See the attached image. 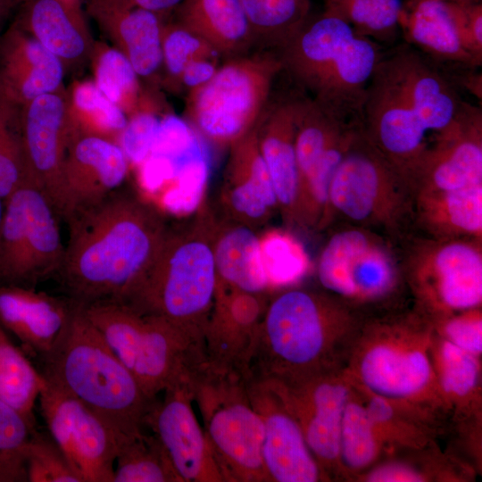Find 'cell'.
Masks as SVG:
<instances>
[{
    "mask_svg": "<svg viewBox=\"0 0 482 482\" xmlns=\"http://www.w3.org/2000/svg\"><path fill=\"white\" fill-rule=\"evenodd\" d=\"M405 41L427 58L465 69L481 66L463 46L456 26L455 4L441 0H407L400 17Z\"/></svg>",
    "mask_w": 482,
    "mask_h": 482,
    "instance_id": "cell-28",
    "label": "cell"
},
{
    "mask_svg": "<svg viewBox=\"0 0 482 482\" xmlns=\"http://www.w3.org/2000/svg\"><path fill=\"white\" fill-rule=\"evenodd\" d=\"M115 463L113 482H183L153 433L124 438Z\"/></svg>",
    "mask_w": 482,
    "mask_h": 482,
    "instance_id": "cell-39",
    "label": "cell"
},
{
    "mask_svg": "<svg viewBox=\"0 0 482 482\" xmlns=\"http://www.w3.org/2000/svg\"><path fill=\"white\" fill-rule=\"evenodd\" d=\"M210 174L211 158L204 145L180 165L163 196L162 210L179 217L197 212L205 196Z\"/></svg>",
    "mask_w": 482,
    "mask_h": 482,
    "instance_id": "cell-43",
    "label": "cell"
},
{
    "mask_svg": "<svg viewBox=\"0 0 482 482\" xmlns=\"http://www.w3.org/2000/svg\"><path fill=\"white\" fill-rule=\"evenodd\" d=\"M258 124L234 143L221 187L227 220L251 228L267 221L278 208L277 195L258 145Z\"/></svg>",
    "mask_w": 482,
    "mask_h": 482,
    "instance_id": "cell-25",
    "label": "cell"
},
{
    "mask_svg": "<svg viewBox=\"0 0 482 482\" xmlns=\"http://www.w3.org/2000/svg\"><path fill=\"white\" fill-rule=\"evenodd\" d=\"M13 7L7 0H0V29L4 19Z\"/></svg>",
    "mask_w": 482,
    "mask_h": 482,
    "instance_id": "cell-55",
    "label": "cell"
},
{
    "mask_svg": "<svg viewBox=\"0 0 482 482\" xmlns=\"http://www.w3.org/2000/svg\"><path fill=\"white\" fill-rule=\"evenodd\" d=\"M58 214L47 196L23 181L4 200L0 227V283L35 287L56 276L64 256Z\"/></svg>",
    "mask_w": 482,
    "mask_h": 482,
    "instance_id": "cell-12",
    "label": "cell"
},
{
    "mask_svg": "<svg viewBox=\"0 0 482 482\" xmlns=\"http://www.w3.org/2000/svg\"><path fill=\"white\" fill-rule=\"evenodd\" d=\"M40 359L39 372L46 382L84 403L120 436L145 431L157 398L146 395L81 305L74 303L59 337Z\"/></svg>",
    "mask_w": 482,
    "mask_h": 482,
    "instance_id": "cell-4",
    "label": "cell"
},
{
    "mask_svg": "<svg viewBox=\"0 0 482 482\" xmlns=\"http://www.w3.org/2000/svg\"><path fill=\"white\" fill-rule=\"evenodd\" d=\"M70 103L74 116L85 118L79 124L87 123L90 127L87 130L106 137L108 133L119 135L129 120L126 112L109 100L92 81L74 85Z\"/></svg>",
    "mask_w": 482,
    "mask_h": 482,
    "instance_id": "cell-46",
    "label": "cell"
},
{
    "mask_svg": "<svg viewBox=\"0 0 482 482\" xmlns=\"http://www.w3.org/2000/svg\"><path fill=\"white\" fill-rule=\"evenodd\" d=\"M366 316L327 291H278L260 325L251 376L292 385L345 370Z\"/></svg>",
    "mask_w": 482,
    "mask_h": 482,
    "instance_id": "cell-2",
    "label": "cell"
},
{
    "mask_svg": "<svg viewBox=\"0 0 482 482\" xmlns=\"http://www.w3.org/2000/svg\"><path fill=\"white\" fill-rule=\"evenodd\" d=\"M413 221L437 240H482V185L444 192H416Z\"/></svg>",
    "mask_w": 482,
    "mask_h": 482,
    "instance_id": "cell-31",
    "label": "cell"
},
{
    "mask_svg": "<svg viewBox=\"0 0 482 482\" xmlns=\"http://www.w3.org/2000/svg\"><path fill=\"white\" fill-rule=\"evenodd\" d=\"M139 6L164 16L176 11L184 0H133Z\"/></svg>",
    "mask_w": 482,
    "mask_h": 482,
    "instance_id": "cell-53",
    "label": "cell"
},
{
    "mask_svg": "<svg viewBox=\"0 0 482 482\" xmlns=\"http://www.w3.org/2000/svg\"><path fill=\"white\" fill-rule=\"evenodd\" d=\"M433 333L432 320L416 307L366 316L345 371L370 394L443 419L451 411L431 361Z\"/></svg>",
    "mask_w": 482,
    "mask_h": 482,
    "instance_id": "cell-3",
    "label": "cell"
},
{
    "mask_svg": "<svg viewBox=\"0 0 482 482\" xmlns=\"http://www.w3.org/2000/svg\"><path fill=\"white\" fill-rule=\"evenodd\" d=\"M12 6H16L18 4H22L26 0H7Z\"/></svg>",
    "mask_w": 482,
    "mask_h": 482,
    "instance_id": "cell-58",
    "label": "cell"
},
{
    "mask_svg": "<svg viewBox=\"0 0 482 482\" xmlns=\"http://www.w3.org/2000/svg\"><path fill=\"white\" fill-rule=\"evenodd\" d=\"M457 82L469 90L477 98L481 101L482 96V76L477 73L474 69L461 70Z\"/></svg>",
    "mask_w": 482,
    "mask_h": 482,
    "instance_id": "cell-54",
    "label": "cell"
},
{
    "mask_svg": "<svg viewBox=\"0 0 482 482\" xmlns=\"http://www.w3.org/2000/svg\"><path fill=\"white\" fill-rule=\"evenodd\" d=\"M331 212L397 237L413 221L411 190L365 137L360 125L330 183L327 222Z\"/></svg>",
    "mask_w": 482,
    "mask_h": 482,
    "instance_id": "cell-10",
    "label": "cell"
},
{
    "mask_svg": "<svg viewBox=\"0 0 482 482\" xmlns=\"http://www.w3.org/2000/svg\"><path fill=\"white\" fill-rule=\"evenodd\" d=\"M44 378L0 326V399L36 427L34 408Z\"/></svg>",
    "mask_w": 482,
    "mask_h": 482,
    "instance_id": "cell-40",
    "label": "cell"
},
{
    "mask_svg": "<svg viewBox=\"0 0 482 482\" xmlns=\"http://www.w3.org/2000/svg\"><path fill=\"white\" fill-rule=\"evenodd\" d=\"M458 4H472L476 3H481V0H441Z\"/></svg>",
    "mask_w": 482,
    "mask_h": 482,
    "instance_id": "cell-56",
    "label": "cell"
},
{
    "mask_svg": "<svg viewBox=\"0 0 482 482\" xmlns=\"http://www.w3.org/2000/svg\"><path fill=\"white\" fill-rule=\"evenodd\" d=\"M435 331L443 338L472 354L482 353L481 306L432 320Z\"/></svg>",
    "mask_w": 482,
    "mask_h": 482,
    "instance_id": "cell-49",
    "label": "cell"
},
{
    "mask_svg": "<svg viewBox=\"0 0 482 482\" xmlns=\"http://www.w3.org/2000/svg\"><path fill=\"white\" fill-rule=\"evenodd\" d=\"M482 185V112L463 102L451 125L436 135L411 189L444 192Z\"/></svg>",
    "mask_w": 482,
    "mask_h": 482,
    "instance_id": "cell-22",
    "label": "cell"
},
{
    "mask_svg": "<svg viewBox=\"0 0 482 482\" xmlns=\"http://www.w3.org/2000/svg\"><path fill=\"white\" fill-rule=\"evenodd\" d=\"M49 434L82 482H113L122 440L104 419L44 379L38 395Z\"/></svg>",
    "mask_w": 482,
    "mask_h": 482,
    "instance_id": "cell-15",
    "label": "cell"
},
{
    "mask_svg": "<svg viewBox=\"0 0 482 482\" xmlns=\"http://www.w3.org/2000/svg\"><path fill=\"white\" fill-rule=\"evenodd\" d=\"M278 56H236L219 66L205 84L189 90L186 113L198 134L214 145L230 146L262 118L276 76Z\"/></svg>",
    "mask_w": 482,
    "mask_h": 482,
    "instance_id": "cell-9",
    "label": "cell"
},
{
    "mask_svg": "<svg viewBox=\"0 0 482 482\" xmlns=\"http://www.w3.org/2000/svg\"><path fill=\"white\" fill-rule=\"evenodd\" d=\"M354 386L362 394L386 451L420 450L434 443L441 419Z\"/></svg>",
    "mask_w": 482,
    "mask_h": 482,
    "instance_id": "cell-34",
    "label": "cell"
},
{
    "mask_svg": "<svg viewBox=\"0 0 482 482\" xmlns=\"http://www.w3.org/2000/svg\"><path fill=\"white\" fill-rule=\"evenodd\" d=\"M208 444L223 482H267L262 423L247 391V378L204 362L192 378Z\"/></svg>",
    "mask_w": 482,
    "mask_h": 482,
    "instance_id": "cell-8",
    "label": "cell"
},
{
    "mask_svg": "<svg viewBox=\"0 0 482 482\" xmlns=\"http://www.w3.org/2000/svg\"><path fill=\"white\" fill-rule=\"evenodd\" d=\"M36 427L0 399V482H25V452Z\"/></svg>",
    "mask_w": 482,
    "mask_h": 482,
    "instance_id": "cell-44",
    "label": "cell"
},
{
    "mask_svg": "<svg viewBox=\"0 0 482 482\" xmlns=\"http://www.w3.org/2000/svg\"><path fill=\"white\" fill-rule=\"evenodd\" d=\"M255 42L282 49L311 18V0H240Z\"/></svg>",
    "mask_w": 482,
    "mask_h": 482,
    "instance_id": "cell-37",
    "label": "cell"
},
{
    "mask_svg": "<svg viewBox=\"0 0 482 482\" xmlns=\"http://www.w3.org/2000/svg\"><path fill=\"white\" fill-rule=\"evenodd\" d=\"M176 12L218 54L240 56L255 43L240 0H184Z\"/></svg>",
    "mask_w": 482,
    "mask_h": 482,
    "instance_id": "cell-32",
    "label": "cell"
},
{
    "mask_svg": "<svg viewBox=\"0 0 482 482\" xmlns=\"http://www.w3.org/2000/svg\"><path fill=\"white\" fill-rule=\"evenodd\" d=\"M430 356L442 396L459 424L481 422V357L440 337L434 329Z\"/></svg>",
    "mask_w": 482,
    "mask_h": 482,
    "instance_id": "cell-30",
    "label": "cell"
},
{
    "mask_svg": "<svg viewBox=\"0 0 482 482\" xmlns=\"http://www.w3.org/2000/svg\"><path fill=\"white\" fill-rule=\"evenodd\" d=\"M359 125L369 142L411 188L431 145L429 131L409 98L395 50L383 54L373 71Z\"/></svg>",
    "mask_w": 482,
    "mask_h": 482,
    "instance_id": "cell-11",
    "label": "cell"
},
{
    "mask_svg": "<svg viewBox=\"0 0 482 482\" xmlns=\"http://www.w3.org/2000/svg\"><path fill=\"white\" fill-rule=\"evenodd\" d=\"M219 66L216 57H202L189 61L179 79V85L189 90L208 82L215 74Z\"/></svg>",
    "mask_w": 482,
    "mask_h": 482,
    "instance_id": "cell-51",
    "label": "cell"
},
{
    "mask_svg": "<svg viewBox=\"0 0 482 482\" xmlns=\"http://www.w3.org/2000/svg\"><path fill=\"white\" fill-rule=\"evenodd\" d=\"M468 24L476 46L482 50V3L467 4Z\"/></svg>",
    "mask_w": 482,
    "mask_h": 482,
    "instance_id": "cell-52",
    "label": "cell"
},
{
    "mask_svg": "<svg viewBox=\"0 0 482 482\" xmlns=\"http://www.w3.org/2000/svg\"><path fill=\"white\" fill-rule=\"evenodd\" d=\"M63 65L14 21L0 35V97L23 106L62 88Z\"/></svg>",
    "mask_w": 482,
    "mask_h": 482,
    "instance_id": "cell-24",
    "label": "cell"
},
{
    "mask_svg": "<svg viewBox=\"0 0 482 482\" xmlns=\"http://www.w3.org/2000/svg\"><path fill=\"white\" fill-rule=\"evenodd\" d=\"M250 401L262 423V456L267 482L328 481L309 449L278 383L251 376Z\"/></svg>",
    "mask_w": 482,
    "mask_h": 482,
    "instance_id": "cell-16",
    "label": "cell"
},
{
    "mask_svg": "<svg viewBox=\"0 0 482 482\" xmlns=\"http://www.w3.org/2000/svg\"><path fill=\"white\" fill-rule=\"evenodd\" d=\"M162 50L163 70L174 85H179L181 73L189 61L218 55L202 37L179 21L164 23Z\"/></svg>",
    "mask_w": 482,
    "mask_h": 482,
    "instance_id": "cell-48",
    "label": "cell"
},
{
    "mask_svg": "<svg viewBox=\"0 0 482 482\" xmlns=\"http://www.w3.org/2000/svg\"><path fill=\"white\" fill-rule=\"evenodd\" d=\"M13 21L57 57L65 73L92 61L96 41L79 0H26Z\"/></svg>",
    "mask_w": 482,
    "mask_h": 482,
    "instance_id": "cell-26",
    "label": "cell"
},
{
    "mask_svg": "<svg viewBox=\"0 0 482 482\" xmlns=\"http://www.w3.org/2000/svg\"><path fill=\"white\" fill-rule=\"evenodd\" d=\"M386 452L360 391L353 386L345 406L339 436V460L344 480L375 465Z\"/></svg>",
    "mask_w": 482,
    "mask_h": 482,
    "instance_id": "cell-35",
    "label": "cell"
},
{
    "mask_svg": "<svg viewBox=\"0 0 482 482\" xmlns=\"http://www.w3.org/2000/svg\"><path fill=\"white\" fill-rule=\"evenodd\" d=\"M29 482H82L51 435L32 433L25 452Z\"/></svg>",
    "mask_w": 482,
    "mask_h": 482,
    "instance_id": "cell-47",
    "label": "cell"
},
{
    "mask_svg": "<svg viewBox=\"0 0 482 482\" xmlns=\"http://www.w3.org/2000/svg\"><path fill=\"white\" fill-rule=\"evenodd\" d=\"M402 0H325L327 11L376 43L393 42L400 29Z\"/></svg>",
    "mask_w": 482,
    "mask_h": 482,
    "instance_id": "cell-41",
    "label": "cell"
},
{
    "mask_svg": "<svg viewBox=\"0 0 482 482\" xmlns=\"http://www.w3.org/2000/svg\"><path fill=\"white\" fill-rule=\"evenodd\" d=\"M82 307L151 399L173 382L193 377L205 362L202 337L161 316L116 301Z\"/></svg>",
    "mask_w": 482,
    "mask_h": 482,
    "instance_id": "cell-7",
    "label": "cell"
},
{
    "mask_svg": "<svg viewBox=\"0 0 482 482\" xmlns=\"http://www.w3.org/2000/svg\"><path fill=\"white\" fill-rule=\"evenodd\" d=\"M21 108L0 97V197L4 200L27 180L20 130Z\"/></svg>",
    "mask_w": 482,
    "mask_h": 482,
    "instance_id": "cell-45",
    "label": "cell"
},
{
    "mask_svg": "<svg viewBox=\"0 0 482 482\" xmlns=\"http://www.w3.org/2000/svg\"><path fill=\"white\" fill-rule=\"evenodd\" d=\"M259 248L270 293L296 287L313 269L303 245L287 230H267L259 237Z\"/></svg>",
    "mask_w": 482,
    "mask_h": 482,
    "instance_id": "cell-38",
    "label": "cell"
},
{
    "mask_svg": "<svg viewBox=\"0 0 482 482\" xmlns=\"http://www.w3.org/2000/svg\"><path fill=\"white\" fill-rule=\"evenodd\" d=\"M434 443L421 450L420 459L394 457L378 461L358 475L354 481H464V466L453 457L442 454Z\"/></svg>",
    "mask_w": 482,
    "mask_h": 482,
    "instance_id": "cell-36",
    "label": "cell"
},
{
    "mask_svg": "<svg viewBox=\"0 0 482 482\" xmlns=\"http://www.w3.org/2000/svg\"><path fill=\"white\" fill-rule=\"evenodd\" d=\"M87 12L138 78L155 84L163 70L162 17L133 0H89Z\"/></svg>",
    "mask_w": 482,
    "mask_h": 482,
    "instance_id": "cell-23",
    "label": "cell"
},
{
    "mask_svg": "<svg viewBox=\"0 0 482 482\" xmlns=\"http://www.w3.org/2000/svg\"><path fill=\"white\" fill-rule=\"evenodd\" d=\"M67 224L69 239L56 276L68 298L81 306L126 302L170 227L157 205L122 187Z\"/></svg>",
    "mask_w": 482,
    "mask_h": 482,
    "instance_id": "cell-1",
    "label": "cell"
},
{
    "mask_svg": "<svg viewBox=\"0 0 482 482\" xmlns=\"http://www.w3.org/2000/svg\"><path fill=\"white\" fill-rule=\"evenodd\" d=\"M295 101L275 106L258 123V145L285 219L299 223L300 177L295 147Z\"/></svg>",
    "mask_w": 482,
    "mask_h": 482,
    "instance_id": "cell-29",
    "label": "cell"
},
{
    "mask_svg": "<svg viewBox=\"0 0 482 482\" xmlns=\"http://www.w3.org/2000/svg\"><path fill=\"white\" fill-rule=\"evenodd\" d=\"M278 383L309 449L328 480H344L339 460V436L345 406L353 389V382L345 370L292 385Z\"/></svg>",
    "mask_w": 482,
    "mask_h": 482,
    "instance_id": "cell-20",
    "label": "cell"
},
{
    "mask_svg": "<svg viewBox=\"0 0 482 482\" xmlns=\"http://www.w3.org/2000/svg\"><path fill=\"white\" fill-rule=\"evenodd\" d=\"M317 275L327 292L359 311L392 300L403 278L393 251L362 227L344 229L329 237L320 254Z\"/></svg>",
    "mask_w": 482,
    "mask_h": 482,
    "instance_id": "cell-14",
    "label": "cell"
},
{
    "mask_svg": "<svg viewBox=\"0 0 482 482\" xmlns=\"http://www.w3.org/2000/svg\"><path fill=\"white\" fill-rule=\"evenodd\" d=\"M190 224L170 225L151 267L126 302L202 337L217 283L216 220L202 211Z\"/></svg>",
    "mask_w": 482,
    "mask_h": 482,
    "instance_id": "cell-5",
    "label": "cell"
},
{
    "mask_svg": "<svg viewBox=\"0 0 482 482\" xmlns=\"http://www.w3.org/2000/svg\"><path fill=\"white\" fill-rule=\"evenodd\" d=\"M73 304L69 298L55 297L35 287L0 283V326L39 358L54 345Z\"/></svg>",
    "mask_w": 482,
    "mask_h": 482,
    "instance_id": "cell-27",
    "label": "cell"
},
{
    "mask_svg": "<svg viewBox=\"0 0 482 482\" xmlns=\"http://www.w3.org/2000/svg\"><path fill=\"white\" fill-rule=\"evenodd\" d=\"M192 378H180L154 401L145 419L167 451L183 482H223L220 470L193 408Z\"/></svg>",
    "mask_w": 482,
    "mask_h": 482,
    "instance_id": "cell-21",
    "label": "cell"
},
{
    "mask_svg": "<svg viewBox=\"0 0 482 482\" xmlns=\"http://www.w3.org/2000/svg\"><path fill=\"white\" fill-rule=\"evenodd\" d=\"M401 263L416 299V308L431 320L482 303L481 240L458 238L419 241Z\"/></svg>",
    "mask_w": 482,
    "mask_h": 482,
    "instance_id": "cell-13",
    "label": "cell"
},
{
    "mask_svg": "<svg viewBox=\"0 0 482 482\" xmlns=\"http://www.w3.org/2000/svg\"><path fill=\"white\" fill-rule=\"evenodd\" d=\"M213 255L217 279L249 293H269L263 272L259 237L253 228L229 220H216Z\"/></svg>",
    "mask_w": 482,
    "mask_h": 482,
    "instance_id": "cell-33",
    "label": "cell"
},
{
    "mask_svg": "<svg viewBox=\"0 0 482 482\" xmlns=\"http://www.w3.org/2000/svg\"><path fill=\"white\" fill-rule=\"evenodd\" d=\"M129 161L120 145L79 124L62 168L56 213L68 222L120 188Z\"/></svg>",
    "mask_w": 482,
    "mask_h": 482,
    "instance_id": "cell-17",
    "label": "cell"
},
{
    "mask_svg": "<svg viewBox=\"0 0 482 482\" xmlns=\"http://www.w3.org/2000/svg\"><path fill=\"white\" fill-rule=\"evenodd\" d=\"M4 212V200L0 197V227L2 224Z\"/></svg>",
    "mask_w": 482,
    "mask_h": 482,
    "instance_id": "cell-57",
    "label": "cell"
},
{
    "mask_svg": "<svg viewBox=\"0 0 482 482\" xmlns=\"http://www.w3.org/2000/svg\"><path fill=\"white\" fill-rule=\"evenodd\" d=\"M160 119L152 111L139 110L132 113L119 134V145L129 163L140 165L153 148Z\"/></svg>",
    "mask_w": 482,
    "mask_h": 482,
    "instance_id": "cell-50",
    "label": "cell"
},
{
    "mask_svg": "<svg viewBox=\"0 0 482 482\" xmlns=\"http://www.w3.org/2000/svg\"><path fill=\"white\" fill-rule=\"evenodd\" d=\"M92 62L99 90L126 113L135 108L139 78L129 59L116 47L96 42Z\"/></svg>",
    "mask_w": 482,
    "mask_h": 482,
    "instance_id": "cell-42",
    "label": "cell"
},
{
    "mask_svg": "<svg viewBox=\"0 0 482 482\" xmlns=\"http://www.w3.org/2000/svg\"><path fill=\"white\" fill-rule=\"evenodd\" d=\"M270 294L245 292L217 279L212 307L203 330L205 362L249 378L260 325Z\"/></svg>",
    "mask_w": 482,
    "mask_h": 482,
    "instance_id": "cell-18",
    "label": "cell"
},
{
    "mask_svg": "<svg viewBox=\"0 0 482 482\" xmlns=\"http://www.w3.org/2000/svg\"><path fill=\"white\" fill-rule=\"evenodd\" d=\"M280 52L283 68L314 94L315 101L343 118L359 119L383 55L378 43L323 10L311 16Z\"/></svg>",
    "mask_w": 482,
    "mask_h": 482,
    "instance_id": "cell-6",
    "label": "cell"
},
{
    "mask_svg": "<svg viewBox=\"0 0 482 482\" xmlns=\"http://www.w3.org/2000/svg\"><path fill=\"white\" fill-rule=\"evenodd\" d=\"M78 126L63 88L38 96L21 108L26 178L47 196L54 210L62 168Z\"/></svg>",
    "mask_w": 482,
    "mask_h": 482,
    "instance_id": "cell-19",
    "label": "cell"
}]
</instances>
